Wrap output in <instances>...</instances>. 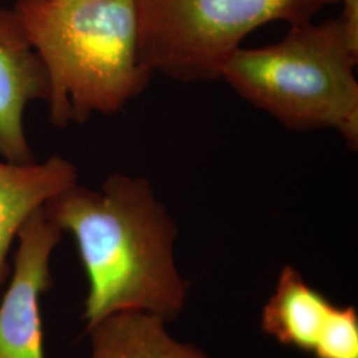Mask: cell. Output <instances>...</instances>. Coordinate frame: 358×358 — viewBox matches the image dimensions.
Masks as SVG:
<instances>
[{
  "instance_id": "ba28073f",
  "label": "cell",
  "mask_w": 358,
  "mask_h": 358,
  "mask_svg": "<svg viewBox=\"0 0 358 358\" xmlns=\"http://www.w3.org/2000/svg\"><path fill=\"white\" fill-rule=\"evenodd\" d=\"M77 179V167L60 155L43 164L0 161V287L10 276V250L27 219Z\"/></svg>"
},
{
  "instance_id": "9c48e42d",
  "label": "cell",
  "mask_w": 358,
  "mask_h": 358,
  "mask_svg": "<svg viewBox=\"0 0 358 358\" xmlns=\"http://www.w3.org/2000/svg\"><path fill=\"white\" fill-rule=\"evenodd\" d=\"M166 324L142 312L110 315L87 328L90 358H210L199 348L176 340Z\"/></svg>"
},
{
  "instance_id": "277c9868",
  "label": "cell",
  "mask_w": 358,
  "mask_h": 358,
  "mask_svg": "<svg viewBox=\"0 0 358 358\" xmlns=\"http://www.w3.org/2000/svg\"><path fill=\"white\" fill-rule=\"evenodd\" d=\"M142 62L180 83L220 78L227 59L271 22L297 26L340 0H133Z\"/></svg>"
},
{
  "instance_id": "8992f818",
  "label": "cell",
  "mask_w": 358,
  "mask_h": 358,
  "mask_svg": "<svg viewBox=\"0 0 358 358\" xmlns=\"http://www.w3.org/2000/svg\"><path fill=\"white\" fill-rule=\"evenodd\" d=\"M62 235L43 207L19 231L11 282L0 303V358H45L40 297L53 285L50 262Z\"/></svg>"
},
{
  "instance_id": "5b68a950",
  "label": "cell",
  "mask_w": 358,
  "mask_h": 358,
  "mask_svg": "<svg viewBox=\"0 0 358 358\" xmlns=\"http://www.w3.org/2000/svg\"><path fill=\"white\" fill-rule=\"evenodd\" d=\"M262 331L312 358H358V312L338 306L285 266L262 310Z\"/></svg>"
},
{
  "instance_id": "52a82bcc",
  "label": "cell",
  "mask_w": 358,
  "mask_h": 358,
  "mask_svg": "<svg viewBox=\"0 0 358 358\" xmlns=\"http://www.w3.org/2000/svg\"><path fill=\"white\" fill-rule=\"evenodd\" d=\"M47 69L28 41L13 10L0 8V157L13 164L35 162L24 129L32 101L48 103Z\"/></svg>"
},
{
  "instance_id": "3957f363",
  "label": "cell",
  "mask_w": 358,
  "mask_h": 358,
  "mask_svg": "<svg viewBox=\"0 0 358 358\" xmlns=\"http://www.w3.org/2000/svg\"><path fill=\"white\" fill-rule=\"evenodd\" d=\"M357 63L358 51L336 17L291 26L276 44L238 48L220 78L285 128L334 129L357 150Z\"/></svg>"
},
{
  "instance_id": "7a4b0ae2",
  "label": "cell",
  "mask_w": 358,
  "mask_h": 358,
  "mask_svg": "<svg viewBox=\"0 0 358 358\" xmlns=\"http://www.w3.org/2000/svg\"><path fill=\"white\" fill-rule=\"evenodd\" d=\"M13 10L47 69L57 128L120 112L153 76L133 0H17Z\"/></svg>"
},
{
  "instance_id": "6da1fadb",
  "label": "cell",
  "mask_w": 358,
  "mask_h": 358,
  "mask_svg": "<svg viewBox=\"0 0 358 358\" xmlns=\"http://www.w3.org/2000/svg\"><path fill=\"white\" fill-rule=\"evenodd\" d=\"M43 210L75 239L88 282L87 328L121 312L166 322L182 313L189 282L176 262L178 227L148 179L115 173L100 190L76 183Z\"/></svg>"
},
{
  "instance_id": "30bf717a",
  "label": "cell",
  "mask_w": 358,
  "mask_h": 358,
  "mask_svg": "<svg viewBox=\"0 0 358 358\" xmlns=\"http://www.w3.org/2000/svg\"><path fill=\"white\" fill-rule=\"evenodd\" d=\"M338 3H343V13L338 20L349 43L358 51V0H340Z\"/></svg>"
}]
</instances>
